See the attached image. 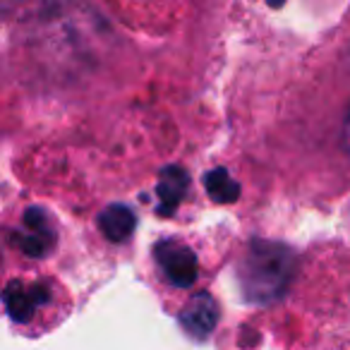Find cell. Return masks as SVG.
I'll list each match as a JSON object with an SVG mask.
<instances>
[{
    "mask_svg": "<svg viewBox=\"0 0 350 350\" xmlns=\"http://www.w3.org/2000/svg\"><path fill=\"white\" fill-rule=\"evenodd\" d=\"M293 252L283 245L254 243L243 264V288L252 302H271L288 286Z\"/></svg>",
    "mask_w": 350,
    "mask_h": 350,
    "instance_id": "1",
    "label": "cell"
},
{
    "mask_svg": "<svg viewBox=\"0 0 350 350\" xmlns=\"http://www.w3.org/2000/svg\"><path fill=\"white\" fill-rule=\"evenodd\" d=\"M154 259L165 281L175 288H192L197 281V257L187 245L178 240H161L154 245Z\"/></svg>",
    "mask_w": 350,
    "mask_h": 350,
    "instance_id": "2",
    "label": "cell"
},
{
    "mask_svg": "<svg viewBox=\"0 0 350 350\" xmlns=\"http://www.w3.org/2000/svg\"><path fill=\"white\" fill-rule=\"evenodd\" d=\"M51 297H53L51 288L41 286V283H22V281H10L5 293H3L8 314L17 324H29L36 317V312L49 305Z\"/></svg>",
    "mask_w": 350,
    "mask_h": 350,
    "instance_id": "3",
    "label": "cell"
},
{
    "mask_svg": "<svg viewBox=\"0 0 350 350\" xmlns=\"http://www.w3.org/2000/svg\"><path fill=\"white\" fill-rule=\"evenodd\" d=\"M55 243V230L49 216L41 209H29L25 214V230L17 233V247L27 257H44Z\"/></svg>",
    "mask_w": 350,
    "mask_h": 350,
    "instance_id": "4",
    "label": "cell"
},
{
    "mask_svg": "<svg viewBox=\"0 0 350 350\" xmlns=\"http://www.w3.org/2000/svg\"><path fill=\"white\" fill-rule=\"evenodd\" d=\"M180 324L192 338L204 340L219 324V305L209 293H197L180 312Z\"/></svg>",
    "mask_w": 350,
    "mask_h": 350,
    "instance_id": "5",
    "label": "cell"
},
{
    "mask_svg": "<svg viewBox=\"0 0 350 350\" xmlns=\"http://www.w3.org/2000/svg\"><path fill=\"white\" fill-rule=\"evenodd\" d=\"M96 224H98V228H101V233L106 235L111 243H122V240H127L132 235L137 219L130 211V206L116 204V206L103 209L101 214H98Z\"/></svg>",
    "mask_w": 350,
    "mask_h": 350,
    "instance_id": "6",
    "label": "cell"
},
{
    "mask_svg": "<svg viewBox=\"0 0 350 350\" xmlns=\"http://www.w3.org/2000/svg\"><path fill=\"white\" fill-rule=\"evenodd\" d=\"M187 190V175L180 168H165L159 178V200H161V214H170L175 206L180 204Z\"/></svg>",
    "mask_w": 350,
    "mask_h": 350,
    "instance_id": "7",
    "label": "cell"
},
{
    "mask_svg": "<svg viewBox=\"0 0 350 350\" xmlns=\"http://www.w3.org/2000/svg\"><path fill=\"white\" fill-rule=\"evenodd\" d=\"M204 185H206V192L211 195V200L219 202V204H228V202L238 200L240 187L226 170L216 168V170H211V173H206Z\"/></svg>",
    "mask_w": 350,
    "mask_h": 350,
    "instance_id": "8",
    "label": "cell"
},
{
    "mask_svg": "<svg viewBox=\"0 0 350 350\" xmlns=\"http://www.w3.org/2000/svg\"><path fill=\"white\" fill-rule=\"evenodd\" d=\"M340 146H343V151L350 156V101H348V106H345L343 120H340Z\"/></svg>",
    "mask_w": 350,
    "mask_h": 350,
    "instance_id": "9",
    "label": "cell"
}]
</instances>
